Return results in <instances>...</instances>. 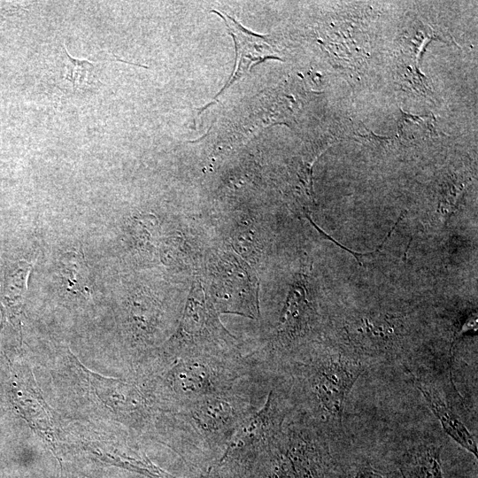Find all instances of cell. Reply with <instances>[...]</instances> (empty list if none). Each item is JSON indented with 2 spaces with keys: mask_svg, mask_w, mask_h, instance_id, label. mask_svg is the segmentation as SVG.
Instances as JSON below:
<instances>
[{
  "mask_svg": "<svg viewBox=\"0 0 478 478\" xmlns=\"http://www.w3.org/2000/svg\"><path fill=\"white\" fill-rule=\"evenodd\" d=\"M230 360L226 354H193L181 358L170 375L172 390L181 405L231 391L248 366Z\"/></svg>",
  "mask_w": 478,
  "mask_h": 478,
  "instance_id": "obj_1",
  "label": "cell"
},
{
  "mask_svg": "<svg viewBox=\"0 0 478 478\" xmlns=\"http://www.w3.org/2000/svg\"><path fill=\"white\" fill-rule=\"evenodd\" d=\"M182 429L188 439L204 444H227L239 424L251 412L244 399L231 391L181 404Z\"/></svg>",
  "mask_w": 478,
  "mask_h": 478,
  "instance_id": "obj_2",
  "label": "cell"
},
{
  "mask_svg": "<svg viewBox=\"0 0 478 478\" xmlns=\"http://www.w3.org/2000/svg\"><path fill=\"white\" fill-rule=\"evenodd\" d=\"M174 339L187 355L221 354L223 343L233 345L234 336L222 326L198 281L191 288Z\"/></svg>",
  "mask_w": 478,
  "mask_h": 478,
  "instance_id": "obj_3",
  "label": "cell"
},
{
  "mask_svg": "<svg viewBox=\"0 0 478 478\" xmlns=\"http://www.w3.org/2000/svg\"><path fill=\"white\" fill-rule=\"evenodd\" d=\"M212 287L209 299L218 313L259 317L258 281L243 259L230 253L220 256Z\"/></svg>",
  "mask_w": 478,
  "mask_h": 478,
  "instance_id": "obj_4",
  "label": "cell"
},
{
  "mask_svg": "<svg viewBox=\"0 0 478 478\" xmlns=\"http://www.w3.org/2000/svg\"><path fill=\"white\" fill-rule=\"evenodd\" d=\"M362 371L359 362L343 356H331L311 366L310 394L327 416L341 420L346 398Z\"/></svg>",
  "mask_w": 478,
  "mask_h": 478,
  "instance_id": "obj_5",
  "label": "cell"
},
{
  "mask_svg": "<svg viewBox=\"0 0 478 478\" xmlns=\"http://www.w3.org/2000/svg\"><path fill=\"white\" fill-rule=\"evenodd\" d=\"M281 421L276 396L270 391L261 409L251 413L239 424L226 445L220 462L272 445L281 433Z\"/></svg>",
  "mask_w": 478,
  "mask_h": 478,
  "instance_id": "obj_6",
  "label": "cell"
},
{
  "mask_svg": "<svg viewBox=\"0 0 478 478\" xmlns=\"http://www.w3.org/2000/svg\"><path fill=\"white\" fill-rule=\"evenodd\" d=\"M227 17L230 23L223 17L221 18L225 20L235 42L237 64L235 65V70L233 76L220 94L233 83L234 81L249 71L251 68V66L263 62L266 58L281 59L274 54L273 49L265 42V38L251 33L228 15H227Z\"/></svg>",
  "mask_w": 478,
  "mask_h": 478,
  "instance_id": "obj_7",
  "label": "cell"
},
{
  "mask_svg": "<svg viewBox=\"0 0 478 478\" xmlns=\"http://www.w3.org/2000/svg\"><path fill=\"white\" fill-rule=\"evenodd\" d=\"M312 308L306 297L305 276L300 274L292 285L281 314L277 333L292 340L302 335L311 320Z\"/></svg>",
  "mask_w": 478,
  "mask_h": 478,
  "instance_id": "obj_8",
  "label": "cell"
},
{
  "mask_svg": "<svg viewBox=\"0 0 478 478\" xmlns=\"http://www.w3.org/2000/svg\"><path fill=\"white\" fill-rule=\"evenodd\" d=\"M429 408L438 419L444 432L465 450L477 457V443L454 412L448 407L437 392L425 386L417 385Z\"/></svg>",
  "mask_w": 478,
  "mask_h": 478,
  "instance_id": "obj_9",
  "label": "cell"
},
{
  "mask_svg": "<svg viewBox=\"0 0 478 478\" xmlns=\"http://www.w3.org/2000/svg\"><path fill=\"white\" fill-rule=\"evenodd\" d=\"M287 446L286 456L293 478H324L321 459L309 438L292 433Z\"/></svg>",
  "mask_w": 478,
  "mask_h": 478,
  "instance_id": "obj_10",
  "label": "cell"
},
{
  "mask_svg": "<svg viewBox=\"0 0 478 478\" xmlns=\"http://www.w3.org/2000/svg\"><path fill=\"white\" fill-rule=\"evenodd\" d=\"M442 448L434 443L419 445L407 451L399 470L403 478H443Z\"/></svg>",
  "mask_w": 478,
  "mask_h": 478,
  "instance_id": "obj_11",
  "label": "cell"
},
{
  "mask_svg": "<svg viewBox=\"0 0 478 478\" xmlns=\"http://www.w3.org/2000/svg\"><path fill=\"white\" fill-rule=\"evenodd\" d=\"M60 52V79L72 85L73 90L86 89L99 81L95 70L96 65L87 61L73 58L64 45Z\"/></svg>",
  "mask_w": 478,
  "mask_h": 478,
  "instance_id": "obj_12",
  "label": "cell"
},
{
  "mask_svg": "<svg viewBox=\"0 0 478 478\" xmlns=\"http://www.w3.org/2000/svg\"><path fill=\"white\" fill-rule=\"evenodd\" d=\"M358 342L365 348H382L396 337L394 328L388 321L364 318L355 330Z\"/></svg>",
  "mask_w": 478,
  "mask_h": 478,
  "instance_id": "obj_13",
  "label": "cell"
},
{
  "mask_svg": "<svg viewBox=\"0 0 478 478\" xmlns=\"http://www.w3.org/2000/svg\"><path fill=\"white\" fill-rule=\"evenodd\" d=\"M84 258L80 254L68 253L61 259V273L66 289L73 293H89L87 280V269Z\"/></svg>",
  "mask_w": 478,
  "mask_h": 478,
  "instance_id": "obj_14",
  "label": "cell"
},
{
  "mask_svg": "<svg viewBox=\"0 0 478 478\" xmlns=\"http://www.w3.org/2000/svg\"><path fill=\"white\" fill-rule=\"evenodd\" d=\"M400 119L398 121V133L402 137L408 138L410 134L424 135L435 132L433 115L418 116L404 112L400 108Z\"/></svg>",
  "mask_w": 478,
  "mask_h": 478,
  "instance_id": "obj_15",
  "label": "cell"
},
{
  "mask_svg": "<svg viewBox=\"0 0 478 478\" xmlns=\"http://www.w3.org/2000/svg\"><path fill=\"white\" fill-rule=\"evenodd\" d=\"M465 186L461 182H453L445 185L442 197L439 201V211L445 217L450 218L457 209Z\"/></svg>",
  "mask_w": 478,
  "mask_h": 478,
  "instance_id": "obj_16",
  "label": "cell"
},
{
  "mask_svg": "<svg viewBox=\"0 0 478 478\" xmlns=\"http://www.w3.org/2000/svg\"><path fill=\"white\" fill-rule=\"evenodd\" d=\"M477 330V314L476 312L471 313L466 320L463 322L460 328L455 333L453 336V341L451 347V352H452L457 342L459 339L465 334L472 331L473 333Z\"/></svg>",
  "mask_w": 478,
  "mask_h": 478,
  "instance_id": "obj_17",
  "label": "cell"
},
{
  "mask_svg": "<svg viewBox=\"0 0 478 478\" xmlns=\"http://www.w3.org/2000/svg\"><path fill=\"white\" fill-rule=\"evenodd\" d=\"M351 478H385L383 474L369 465L359 467Z\"/></svg>",
  "mask_w": 478,
  "mask_h": 478,
  "instance_id": "obj_18",
  "label": "cell"
}]
</instances>
